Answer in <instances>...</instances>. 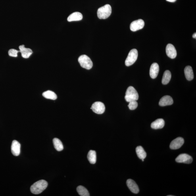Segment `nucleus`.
I'll return each instance as SVG.
<instances>
[{
    "label": "nucleus",
    "mask_w": 196,
    "mask_h": 196,
    "mask_svg": "<svg viewBox=\"0 0 196 196\" xmlns=\"http://www.w3.org/2000/svg\"><path fill=\"white\" fill-rule=\"evenodd\" d=\"M19 51L15 49H12L9 50V55L11 57H16L18 56V53Z\"/></svg>",
    "instance_id": "26"
},
{
    "label": "nucleus",
    "mask_w": 196,
    "mask_h": 196,
    "mask_svg": "<svg viewBox=\"0 0 196 196\" xmlns=\"http://www.w3.org/2000/svg\"><path fill=\"white\" fill-rule=\"evenodd\" d=\"M184 143V140L182 137H179L174 139L171 143L170 148L172 150L179 149L181 147Z\"/></svg>",
    "instance_id": "9"
},
{
    "label": "nucleus",
    "mask_w": 196,
    "mask_h": 196,
    "mask_svg": "<svg viewBox=\"0 0 196 196\" xmlns=\"http://www.w3.org/2000/svg\"><path fill=\"white\" fill-rule=\"evenodd\" d=\"M193 37L194 38L196 39V33H195L193 35Z\"/></svg>",
    "instance_id": "28"
},
{
    "label": "nucleus",
    "mask_w": 196,
    "mask_h": 196,
    "mask_svg": "<svg viewBox=\"0 0 196 196\" xmlns=\"http://www.w3.org/2000/svg\"><path fill=\"white\" fill-rule=\"evenodd\" d=\"M159 70V66L157 63L154 62L152 64L150 70V75L151 78L153 79L157 78Z\"/></svg>",
    "instance_id": "12"
},
{
    "label": "nucleus",
    "mask_w": 196,
    "mask_h": 196,
    "mask_svg": "<svg viewBox=\"0 0 196 196\" xmlns=\"http://www.w3.org/2000/svg\"><path fill=\"white\" fill-rule=\"evenodd\" d=\"M137 102V101H132L129 102L128 107L129 109L131 110H134L136 109L138 107Z\"/></svg>",
    "instance_id": "25"
},
{
    "label": "nucleus",
    "mask_w": 196,
    "mask_h": 196,
    "mask_svg": "<svg viewBox=\"0 0 196 196\" xmlns=\"http://www.w3.org/2000/svg\"><path fill=\"white\" fill-rule=\"evenodd\" d=\"M77 191L79 195L81 196H89V193L88 190L82 185H79L77 188Z\"/></svg>",
    "instance_id": "24"
},
{
    "label": "nucleus",
    "mask_w": 196,
    "mask_h": 196,
    "mask_svg": "<svg viewBox=\"0 0 196 196\" xmlns=\"http://www.w3.org/2000/svg\"><path fill=\"white\" fill-rule=\"evenodd\" d=\"M185 78L188 80L191 81L193 80L194 75L192 68L190 66H187L184 70Z\"/></svg>",
    "instance_id": "18"
},
{
    "label": "nucleus",
    "mask_w": 196,
    "mask_h": 196,
    "mask_svg": "<svg viewBox=\"0 0 196 196\" xmlns=\"http://www.w3.org/2000/svg\"><path fill=\"white\" fill-rule=\"evenodd\" d=\"M78 61L81 67L87 70H90L93 66V62L90 58L86 55H81L79 57Z\"/></svg>",
    "instance_id": "4"
},
{
    "label": "nucleus",
    "mask_w": 196,
    "mask_h": 196,
    "mask_svg": "<svg viewBox=\"0 0 196 196\" xmlns=\"http://www.w3.org/2000/svg\"><path fill=\"white\" fill-rule=\"evenodd\" d=\"M176 161L181 163L190 164L193 162V159L191 156L187 154H182L179 155L176 159Z\"/></svg>",
    "instance_id": "7"
},
{
    "label": "nucleus",
    "mask_w": 196,
    "mask_h": 196,
    "mask_svg": "<svg viewBox=\"0 0 196 196\" xmlns=\"http://www.w3.org/2000/svg\"><path fill=\"white\" fill-rule=\"evenodd\" d=\"M43 96L46 99L55 100L57 99V96L53 92L51 91H48L45 92L43 94Z\"/></svg>",
    "instance_id": "23"
},
{
    "label": "nucleus",
    "mask_w": 196,
    "mask_h": 196,
    "mask_svg": "<svg viewBox=\"0 0 196 196\" xmlns=\"http://www.w3.org/2000/svg\"><path fill=\"white\" fill-rule=\"evenodd\" d=\"M173 103V100L169 96H165L160 100L159 105L161 107L172 105Z\"/></svg>",
    "instance_id": "13"
},
{
    "label": "nucleus",
    "mask_w": 196,
    "mask_h": 196,
    "mask_svg": "<svg viewBox=\"0 0 196 196\" xmlns=\"http://www.w3.org/2000/svg\"><path fill=\"white\" fill-rule=\"evenodd\" d=\"M111 13V6L107 4L98 9L97 12L98 17L100 19H106L109 17Z\"/></svg>",
    "instance_id": "2"
},
{
    "label": "nucleus",
    "mask_w": 196,
    "mask_h": 196,
    "mask_svg": "<svg viewBox=\"0 0 196 196\" xmlns=\"http://www.w3.org/2000/svg\"><path fill=\"white\" fill-rule=\"evenodd\" d=\"M138 56V53L136 49H133L129 52L128 57L125 62L126 66H132L136 62Z\"/></svg>",
    "instance_id": "5"
},
{
    "label": "nucleus",
    "mask_w": 196,
    "mask_h": 196,
    "mask_svg": "<svg viewBox=\"0 0 196 196\" xmlns=\"http://www.w3.org/2000/svg\"><path fill=\"white\" fill-rule=\"evenodd\" d=\"M126 184L129 189L133 193L137 194L139 192L138 185L132 179H129L127 180Z\"/></svg>",
    "instance_id": "11"
},
{
    "label": "nucleus",
    "mask_w": 196,
    "mask_h": 196,
    "mask_svg": "<svg viewBox=\"0 0 196 196\" xmlns=\"http://www.w3.org/2000/svg\"><path fill=\"white\" fill-rule=\"evenodd\" d=\"M87 158L91 164H95L96 162V151L91 150L87 154Z\"/></svg>",
    "instance_id": "20"
},
{
    "label": "nucleus",
    "mask_w": 196,
    "mask_h": 196,
    "mask_svg": "<svg viewBox=\"0 0 196 196\" xmlns=\"http://www.w3.org/2000/svg\"><path fill=\"white\" fill-rule=\"evenodd\" d=\"M20 144L18 141L14 140L12 141L11 150L12 154L14 156H18L20 153Z\"/></svg>",
    "instance_id": "14"
},
{
    "label": "nucleus",
    "mask_w": 196,
    "mask_h": 196,
    "mask_svg": "<svg viewBox=\"0 0 196 196\" xmlns=\"http://www.w3.org/2000/svg\"><path fill=\"white\" fill-rule=\"evenodd\" d=\"M83 18L82 14L80 12H75L68 16L67 20L70 22L80 21Z\"/></svg>",
    "instance_id": "17"
},
{
    "label": "nucleus",
    "mask_w": 196,
    "mask_h": 196,
    "mask_svg": "<svg viewBox=\"0 0 196 196\" xmlns=\"http://www.w3.org/2000/svg\"><path fill=\"white\" fill-rule=\"evenodd\" d=\"M167 55L171 59H173L176 57L177 51L174 46L171 44H168L166 47Z\"/></svg>",
    "instance_id": "10"
},
{
    "label": "nucleus",
    "mask_w": 196,
    "mask_h": 196,
    "mask_svg": "<svg viewBox=\"0 0 196 196\" xmlns=\"http://www.w3.org/2000/svg\"><path fill=\"white\" fill-rule=\"evenodd\" d=\"M19 52L21 53L22 57L25 59L28 58L32 53V51L29 48L24 47V45H21L19 47Z\"/></svg>",
    "instance_id": "15"
},
{
    "label": "nucleus",
    "mask_w": 196,
    "mask_h": 196,
    "mask_svg": "<svg viewBox=\"0 0 196 196\" xmlns=\"http://www.w3.org/2000/svg\"><path fill=\"white\" fill-rule=\"evenodd\" d=\"M145 22L141 19L134 21L131 23L130 25V30L132 31H136L143 29L144 26Z\"/></svg>",
    "instance_id": "8"
},
{
    "label": "nucleus",
    "mask_w": 196,
    "mask_h": 196,
    "mask_svg": "<svg viewBox=\"0 0 196 196\" xmlns=\"http://www.w3.org/2000/svg\"><path fill=\"white\" fill-rule=\"evenodd\" d=\"M48 183L44 180H41L37 181L31 185L30 190L33 194H40L47 188Z\"/></svg>",
    "instance_id": "1"
},
{
    "label": "nucleus",
    "mask_w": 196,
    "mask_h": 196,
    "mask_svg": "<svg viewBox=\"0 0 196 196\" xmlns=\"http://www.w3.org/2000/svg\"><path fill=\"white\" fill-rule=\"evenodd\" d=\"M91 109L96 113L103 114L105 111V108L104 104L101 102H96L92 106Z\"/></svg>",
    "instance_id": "6"
},
{
    "label": "nucleus",
    "mask_w": 196,
    "mask_h": 196,
    "mask_svg": "<svg viewBox=\"0 0 196 196\" xmlns=\"http://www.w3.org/2000/svg\"><path fill=\"white\" fill-rule=\"evenodd\" d=\"M172 75L169 70H167L164 72L162 79V83L164 85H166L169 83L171 80Z\"/></svg>",
    "instance_id": "21"
},
{
    "label": "nucleus",
    "mask_w": 196,
    "mask_h": 196,
    "mask_svg": "<svg viewBox=\"0 0 196 196\" xmlns=\"http://www.w3.org/2000/svg\"><path fill=\"white\" fill-rule=\"evenodd\" d=\"M136 152L138 157L139 159L144 160L147 157V153L141 146H138L136 147Z\"/></svg>",
    "instance_id": "19"
},
{
    "label": "nucleus",
    "mask_w": 196,
    "mask_h": 196,
    "mask_svg": "<svg viewBox=\"0 0 196 196\" xmlns=\"http://www.w3.org/2000/svg\"><path fill=\"white\" fill-rule=\"evenodd\" d=\"M165 124L164 120L162 118L158 119L152 123L151 128L154 129H162L164 128Z\"/></svg>",
    "instance_id": "16"
},
{
    "label": "nucleus",
    "mask_w": 196,
    "mask_h": 196,
    "mask_svg": "<svg viewBox=\"0 0 196 196\" xmlns=\"http://www.w3.org/2000/svg\"><path fill=\"white\" fill-rule=\"evenodd\" d=\"M125 98L128 102L137 101L139 98L138 94L134 87L130 86L127 89Z\"/></svg>",
    "instance_id": "3"
},
{
    "label": "nucleus",
    "mask_w": 196,
    "mask_h": 196,
    "mask_svg": "<svg viewBox=\"0 0 196 196\" xmlns=\"http://www.w3.org/2000/svg\"><path fill=\"white\" fill-rule=\"evenodd\" d=\"M167 1L170 2H176L177 0H166Z\"/></svg>",
    "instance_id": "27"
},
{
    "label": "nucleus",
    "mask_w": 196,
    "mask_h": 196,
    "mask_svg": "<svg viewBox=\"0 0 196 196\" xmlns=\"http://www.w3.org/2000/svg\"><path fill=\"white\" fill-rule=\"evenodd\" d=\"M53 142L55 148L58 151H61L64 149L63 146L61 141L57 138L53 139Z\"/></svg>",
    "instance_id": "22"
}]
</instances>
